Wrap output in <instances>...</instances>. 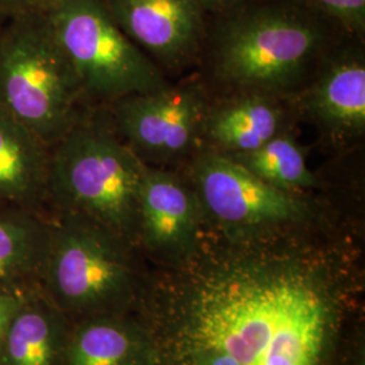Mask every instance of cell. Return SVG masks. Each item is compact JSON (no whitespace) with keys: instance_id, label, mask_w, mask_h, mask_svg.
<instances>
[{"instance_id":"6da1fadb","label":"cell","mask_w":365,"mask_h":365,"mask_svg":"<svg viewBox=\"0 0 365 365\" xmlns=\"http://www.w3.org/2000/svg\"><path fill=\"white\" fill-rule=\"evenodd\" d=\"M160 322L165 365H327L339 330L327 256L294 233L197 250Z\"/></svg>"},{"instance_id":"7a4b0ae2","label":"cell","mask_w":365,"mask_h":365,"mask_svg":"<svg viewBox=\"0 0 365 365\" xmlns=\"http://www.w3.org/2000/svg\"><path fill=\"white\" fill-rule=\"evenodd\" d=\"M349 36L307 0H255L207 19L200 80L212 98L294 101Z\"/></svg>"},{"instance_id":"3957f363","label":"cell","mask_w":365,"mask_h":365,"mask_svg":"<svg viewBox=\"0 0 365 365\" xmlns=\"http://www.w3.org/2000/svg\"><path fill=\"white\" fill-rule=\"evenodd\" d=\"M146 168L118 135L105 107H92L49 146L48 211L84 217L135 244Z\"/></svg>"},{"instance_id":"277c9868","label":"cell","mask_w":365,"mask_h":365,"mask_svg":"<svg viewBox=\"0 0 365 365\" xmlns=\"http://www.w3.org/2000/svg\"><path fill=\"white\" fill-rule=\"evenodd\" d=\"M0 107L48 146L92 108L41 10L9 18L3 25Z\"/></svg>"},{"instance_id":"5b68a950","label":"cell","mask_w":365,"mask_h":365,"mask_svg":"<svg viewBox=\"0 0 365 365\" xmlns=\"http://www.w3.org/2000/svg\"><path fill=\"white\" fill-rule=\"evenodd\" d=\"M51 215L42 294L71 322L119 314L133 287V244L84 217Z\"/></svg>"},{"instance_id":"8992f818","label":"cell","mask_w":365,"mask_h":365,"mask_svg":"<svg viewBox=\"0 0 365 365\" xmlns=\"http://www.w3.org/2000/svg\"><path fill=\"white\" fill-rule=\"evenodd\" d=\"M41 11L91 107H106L170 83L119 29L103 0H46Z\"/></svg>"},{"instance_id":"52a82bcc","label":"cell","mask_w":365,"mask_h":365,"mask_svg":"<svg viewBox=\"0 0 365 365\" xmlns=\"http://www.w3.org/2000/svg\"><path fill=\"white\" fill-rule=\"evenodd\" d=\"M182 173L203 210L226 241L244 242L295 233L313 218L303 192H289L261 180L232 157L197 148Z\"/></svg>"},{"instance_id":"ba28073f","label":"cell","mask_w":365,"mask_h":365,"mask_svg":"<svg viewBox=\"0 0 365 365\" xmlns=\"http://www.w3.org/2000/svg\"><path fill=\"white\" fill-rule=\"evenodd\" d=\"M212 96L200 78L123 96L106 106L123 143L148 167L184 164L200 146Z\"/></svg>"},{"instance_id":"9c48e42d","label":"cell","mask_w":365,"mask_h":365,"mask_svg":"<svg viewBox=\"0 0 365 365\" xmlns=\"http://www.w3.org/2000/svg\"><path fill=\"white\" fill-rule=\"evenodd\" d=\"M119 29L167 76L199 64L207 13L197 0H103Z\"/></svg>"},{"instance_id":"30bf717a","label":"cell","mask_w":365,"mask_h":365,"mask_svg":"<svg viewBox=\"0 0 365 365\" xmlns=\"http://www.w3.org/2000/svg\"><path fill=\"white\" fill-rule=\"evenodd\" d=\"M349 37L292 101L297 111L336 144H349L365 133L364 51L359 42H349Z\"/></svg>"},{"instance_id":"8fae6325","label":"cell","mask_w":365,"mask_h":365,"mask_svg":"<svg viewBox=\"0 0 365 365\" xmlns=\"http://www.w3.org/2000/svg\"><path fill=\"white\" fill-rule=\"evenodd\" d=\"M203 210L188 179L148 167L140 191L138 241L165 257L184 261L199 250Z\"/></svg>"},{"instance_id":"7c38bea8","label":"cell","mask_w":365,"mask_h":365,"mask_svg":"<svg viewBox=\"0 0 365 365\" xmlns=\"http://www.w3.org/2000/svg\"><path fill=\"white\" fill-rule=\"evenodd\" d=\"M292 101L257 93L212 98L200 131V146L222 155L257 149L291 130Z\"/></svg>"},{"instance_id":"4fadbf2b","label":"cell","mask_w":365,"mask_h":365,"mask_svg":"<svg viewBox=\"0 0 365 365\" xmlns=\"http://www.w3.org/2000/svg\"><path fill=\"white\" fill-rule=\"evenodd\" d=\"M49 146L0 107V207L48 212Z\"/></svg>"},{"instance_id":"5bb4252c","label":"cell","mask_w":365,"mask_h":365,"mask_svg":"<svg viewBox=\"0 0 365 365\" xmlns=\"http://www.w3.org/2000/svg\"><path fill=\"white\" fill-rule=\"evenodd\" d=\"M71 324L39 287L31 289L0 342V365H63Z\"/></svg>"},{"instance_id":"9a60e30c","label":"cell","mask_w":365,"mask_h":365,"mask_svg":"<svg viewBox=\"0 0 365 365\" xmlns=\"http://www.w3.org/2000/svg\"><path fill=\"white\" fill-rule=\"evenodd\" d=\"M51 226L52 215L48 212L0 207V292L39 287Z\"/></svg>"},{"instance_id":"2e32d148","label":"cell","mask_w":365,"mask_h":365,"mask_svg":"<svg viewBox=\"0 0 365 365\" xmlns=\"http://www.w3.org/2000/svg\"><path fill=\"white\" fill-rule=\"evenodd\" d=\"M150 360L144 333L111 314L71 324L63 365H149Z\"/></svg>"},{"instance_id":"e0dca14e","label":"cell","mask_w":365,"mask_h":365,"mask_svg":"<svg viewBox=\"0 0 365 365\" xmlns=\"http://www.w3.org/2000/svg\"><path fill=\"white\" fill-rule=\"evenodd\" d=\"M229 157L261 180L284 191L304 194L318 184L302 145L291 130L274 135L255 150Z\"/></svg>"},{"instance_id":"ac0fdd59","label":"cell","mask_w":365,"mask_h":365,"mask_svg":"<svg viewBox=\"0 0 365 365\" xmlns=\"http://www.w3.org/2000/svg\"><path fill=\"white\" fill-rule=\"evenodd\" d=\"M334 19L353 37L361 38L365 31V0H307Z\"/></svg>"},{"instance_id":"d6986e66","label":"cell","mask_w":365,"mask_h":365,"mask_svg":"<svg viewBox=\"0 0 365 365\" xmlns=\"http://www.w3.org/2000/svg\"><path fill=\"white\" fill-rule=\"evenodd\" d=\"M30 291L31 289L22 292H0V342L16 310Z\"/></svg>"},{"instance_id":"ffe728a7","label":"cell","mask_w":365,"mask_h":365,"mask_svg":"<svg viewBox=\"0 0 365 365\" xmlns=\"http://www.w3.org/2000/svg\"><path fill=\"white\" fill-rule=\"evenodd\" d=\"M46 0H0V16L9 19L21 14L37 11Z\"/></svg>"},{"instance_id":"44dd1931","label":"cell","mask_w":365,"mask_h":365,"mask_svg":"<svg viewBox=\"0 0 365 365\" xmlns=\"http://www.w3.org/2000/svg\"><path fill=\"white\" fill-rule=\"evenodd\" d=\"M197 1L209 15V14L223 13L255 0H197Z\"/></svg>"},{"instance_id":"7402d4cb","label":"cell","mask_w":365,"mask_h":365,"mask_svg":"<svg viewBox=\"0 0 365 365\" xmlns=\"http://www.w3.org/2000/svg\"><path fill=\"white\" fill-rule=\"evenodd\" d=\"M4 22H6V18L0 16V33H1V29H3V25H4Z\"/></svg>"}]
</instances>
